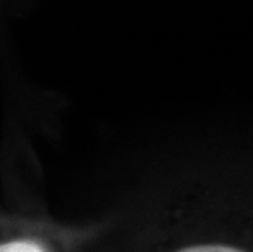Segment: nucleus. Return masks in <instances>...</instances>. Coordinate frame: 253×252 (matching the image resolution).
Instances as JSON below:
<instances>
[{"instance_id":"nucleus-1","label":"nucleus","mask_w":253,"mask_h":252,"mask_svg":"<svg viewBox=\"0 0 253 252\" xmlns=\"http://www.w3.org/2000/svg\"><path fill=\"white\" fill-rule=\"evenodd\" d=\"M0 252H44L40 244L33 241H12L0 244Z\"/></svg>"},{"instance_id":"nucleus-2","label":"nucleus","mask_w":253,"mask_h":252,"mask_svg":"<svg viewBox=\"0 0 253 252\" xmlns=\"http://www.w3.org/2000/svg\"><path fill=\"white\" fill-rule=\"evenodd\" d=\"M175 252H245V251L232 248V246H225V244H199V246H191V248H185Z\"/></svg>"}]
</instances>
